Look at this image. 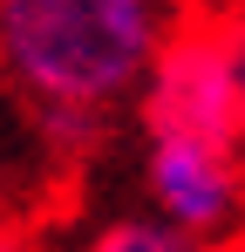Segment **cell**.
<instances>
[{"instance_id":"obj_4","label":"cell","mask_w":245,"mask_h":252,"mask_svg":"<svg viewBox=\"0 0 245 252\" xmlns=\"http://www.w3.org/2000/svg\"><path fill=\"white\" fill-rule=\"evenodd\" d=\"M89 252H191V232L170 225V218H122V225H109Z\"/></svg>"},{"instance_id":"obj_3","label":"cell","mask_w":245,"mask_h":252,"mask_svg":"<svg viewBox=\"0 0 245 252\" xmlns=\"http://www.w3.org/2000/svg\"><path fill=\"white\" fill-rule=\"evenodd\" d=\"M232 143L225 136H204V129H150V198L170 225L184 232H218L232 205H239V170L225 157Z\"/></svg>"},{"instance_id":"obj_2","label":"cell","mask_w":245,"mask_h":252,"mask_svg":"<svg viewBox=\"0 0 245 252\" xmlns=\"http://www.w3.org/2000/svg\"><path fill=\"white\" fill-rule=\"evenodd\" d=\"M143 123L150 129H204V136H245V95L232 62V21H191L157 48L143 75Z\"/></svg>"},{"instance_id":"obj_1","label":"cell","mask_w":245,"mask_h":252,"mask_svg":"<svg viewBox=\"0 0 245 252\" xmlns=\"http://www.w3.org/2000/svg\"><path fill=\"white\" fill-rule=\"evenodd\" d=\"M0 41L34 109H109L170 41L163 0H0Z\"/></svg>"},{"instance_id":"obj_5","label":"cell","mask_w":245,"mask_h":252,"mask_svg":"<svg viewBox=\"0 0 245 252\" xmlns=\"http://www.w3.org/2000/svg\"><path fill=\"white\" fill-rule=\"evenodd\" d=\"M14 252H21V246H14Z\"/></svg>"}]
</instances>
